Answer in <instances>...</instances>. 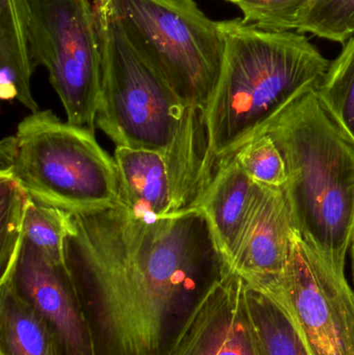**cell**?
Masks as SVG:
<instances>
[{"instance_id":"cell-7","label":"cell","mask_w":354,"mask_h":355,"mask_svg":"<svg viewBox=\"0 0 354 355\" xmlns=\"http://www.w3.org/2000/svg\"><path fill=\"white\" fill-rule=\"evenodd\" d=\"M33 68L45 67L67 122L95 128L101 97V48L95 0H28Z\"/></svg>"},{"instance_id":"cell-11","label":"cell","mask_w":354,"mask_h":355,"mask_svg":"<svg viewBox=\"0 0 354 355\" xmlns=\"http://www.w3.org/2000/svg\"><path fill=\"white\" fill-rule=\"evenodd\" d=\"M299 235L285 188L262 185L231 269L247 285L272 293L284 277Z\"/></svg>"},{"instance_id":"cell-21","label":"cell","mask_w":354,"mask_h":355,"mask_svg":"<svg viewBox=\"0 0 354 355\" xmlns=\"http://www.w3.org/2000/svg\"><path fill=\"white\" fill-rule=\"evenodd\" d=\"M234 157L243 170L260 185L284 187L287 171L284 158L268 133L243 146Z\"/></svg>"},{"instance_id":"cell-10","label":"cell","mask_w":354,"mask_h":355,"mask_svg":"<svg viewBox=\"0 0 354 355\" xmlns=\"http://www.w3.org/2000/svg\"><path fill=\"white\" fill-rule=\"evenodd\" d=\"M55 331L68 355H96L79 313L78 292L68 265L54 262L23 241L10 279Z\"/></svg>"},{"instance_id":"cell-16","label":"cell","mask_w":354,"mask_h":355,"mask_svg":"<svg viewBox=\"0 0 354 355\" xmlns=\"http://www.w3.org/2000/svg\"><path fill=\"white\" fill-rule=\"evenodd\" d=\"M247 297L260 355H312L282 304L249 285Z\"/></svg>"},{"instance_id":"cell-22","label":"cell","mask_w":354,"mask_h":355,"mask_svg":"<svg viewBox=\"0 0 354 355\" xmlns=\"http://www.w3.org/2000/svg\"><path fill=\"white\" fill-rule=\"evenodd\" d=\"M311 0H234L243 20L259 28L274 31H297L299 14Z\"/></svg>"},{"instance_id":"cell-18","label":"cell","mask_w":354,"mask_h":355,"mask_svg":"<svg viewBox=\"0 0 354 355\" xmlns=\"http://www.w3.org/2000/svg\"><path fill=\"white\" fill-rule=\"evenodd\" d=\"M33 198L15 178L0 173V284L10 279L24 241L27 209Z\"/></svg>"},{"instance_id":"cell-9","label":"cell","mask_w":354,"mask_h":355,"mask_svg":"<svg viewBox=\"0 0 354 355\" xmlns=\"http://www.w3.org/2000/svg\"><path fill=\"white\" fill-rule=\"evenodd\" d=\"M163 355H260L245 281L231 271L208 289Z\"/></svg>"},{"instance_id":"cell-4","label":"cell","mask_w":354,"mask_h":355,"mask_svg":"<svg viewBox=\"0 0 354 355\" xmlns=\"http://www.w3.org/2000/svg\"><path fill=\"white\" fill-rule=\"evenodd\" d=\"M284 158V186L299 236L345 270L354 236V146L315 91L268 129Z\"/></svg>"},{"instance_id":"cell-17","label":"cell","mask_w":354,"mask_h":355,"mask_svg":"<svg viewBox=\"0 0 354 355\" xmlns=\"http://www.w3.org/2000/svg\"><path fill=\"white\" fill-rule=\"evenodd\" d=\"M315 92L326 112L354 146V37L343 45L338 58L330 62Z\"/></svg>"},{"instance_id":"cell-6","label":"cell","mask_w":354,"mask_h":355,"mask_svg":"<svg viewBox=\"0 0 354 355\" xmlns=\"http://www.w3.org/2000/svg\"><path fill=\"white\" fill-rule=\"evenodd\" d=\"M137 51L183 105L207 119L222 74L224 37L195 0H108Z\"/></svg>"},{"instance_id":"cell-2","label":"cell","mask_w":354,"mask_h":355,"mask_svg":"<svg viewBox=\"0 0 354 355\" xmlns=\"http://www.w3.org/2000/svg\"><path fill=\"white\" fill-rule=\"evenodd\" d=\"M101 48L96 125L116 147L163 156L177 212L195 208L214 173L207 119L193 114L137 51L108 0H95Z\"/></svg>"},{"instance_id":"cell-13","label":"cell","mask_w":354,"mask_h":355,"mask_svg":"<svg viewBox=\"0 0 354 355\" xmlns=\"http://www.w3.org/2000/svg\"><path fill=\"white\" fill-rule=\"evenodd\" d=\"M114 158L120 185V202L133 216L153 221L178 213L168 166L161 154L116 147Z\"/></svg>"},{"instance_id":"cell-14","label":"cell","mask_w":354,"mask_h":355,"mask_svg":"<svg viewBox=\"0 0 354 355\" xmlns=\"http://www.w3.org/2000/svg\"><path fill=\"white\" fill-rule=\"evenodd\" d=\"M33 71L28 50V0H0L1 99L39 112L30 89Z\"/></svg>"},{"instance_id":"cell-15","label":"cell","mask_w":354,"mask_h":355,"mask_svg":"<svg viewBox=\"0 0 354 355\" xmlns=\"http://www.w3.org/2000/svg\"><path fill=\"white\" fill-rule=\"evenodd\" d=\"M0 285L1 352L6 355H62V344L51 325L12 279Z\"/></svg>"},{"instance_id":"cell-12","label":"cell","mask_w":354,"mask_h":355,"mask_svg":"<svg viewBox=\"0 0 354 355\" xmlns=\"http://www.w3.org/2000/svg\"><path fill=\"white\" fill-rule=\"evenodd\" d=\"M261 190L262 185L254 181L233 156L220 164L197 205L207 215L230 266Z\"/></svg>"},{"instance_id":"cell-24","label":"cell","mask_w":354,"mask_h":355,"mask_svg":"<svg viewBox=\"0 0 354 355\" xmlns=\"http://www.w3.org/2000/svg\"><path fill=\"white\" fill-rule=\"evenodd\" d=\"M226 1H229L231 2V3H233V1H234V0H226Z\"/></svg>"},{"instance_id":"cell-20","label":"cell","mask_w":354,"mask_h":355,"mask_svg":"<svg viewBox=\"0 0 354 355\" xmlns=\"http://www.w3.org/2000/svg\"><path fill=\"white\" fill-rule=\"evenodd\" d=\"M297 31L344 45L354 37V0H311L299 14Z\"/></svg>"},{"instance_id":"cell-8","label":"cell","mask_w":354,"mask_h":355,"mask_svg":"<svg viewBox=\"0 0 354 355\" xmlns=\"http://www.w3.org/2000/svg\"><path fill=\"white\" fill-rule=\"evenodd\" d=\"M268 295L287 311L312 355H354V291L345 270L301 236L282 281Z\"/></svg>"},{"instance_id":"cell-5","label":"cell","mask_w":354,"mask_h":355,"mask_svg":"<svg viewBox=\"0 0 354 355\" xmlns=\"http://www.w3.org/2000/svg\"><path fill=\"white\" fill-rule=\"evenodd\" d=\"M0 173L15 178L35 202L69 212L120 202L114 158L93 129L62 122L51 110L31 112L1 141Z\"/></svg>"},{"instance_id":"cell-23","label":"cell","mask_w":354,"mask_h":355,"mask_svg":"<svg viewBox=\"0 0 354 355\" xmlns=\"http://www.w3.org/2000/svg\"><path fill=\"white\" fill-rule=\"evenodd\" d=\"M351 260H353V279H354V236L353 240V244H351Z\"/></svg>"},{"instance_id":"cell-3","label":"cell","mask_w":354,"mask_h":355,"mask_svg":"<svg viewBox=\"0 0 354 355\" xmlns=\"http://www.w3.org/2000/svg\"><path fill=\"white\" fill-rule=\"evenodd\" d=\"M220 26L224 64L207 112L214 175L289 106L315 91L330 64L303 33L265 31L243 18L220 21Z\"/></svg>"},{"instance_id":"cell-1","label":"cell","mask_w":354,"mask_h":355,"mask_svg":"<svg viewBox=\"0 0 354 355\" xmlns=\"http://www.w3.org/2000/svg\"><path fill=\"white\" fill-rule=\"evenodd\" d=\"M66 262L100 355H163L195 302L232 271L199 207L145 221L121 202L71 212Z\"/></svg>"},{"instance_id":"cell-19","label":"cell","mask_w":354,"mask_h":355,"mask_svg":"<svg viewBox=\"0 0 354 355\" xmlns=\"http://www.w3.org/2000/svg\"><path fill=\"white\" fill-rule=\"evenodd\" d=\"M71 212L31 200L25 220L24 241L50 260L66 264V240Z\"/></svg>"},{"instance_id":"cell-25","label":"cell","mask_w":354,"mask_h":355,"mask_svg":"<svg viewBox=\"0 0 354 355\" xmlns=\"http://www.w3.org/2000/svg\"><path fill=\"white\" fill-rule=\"evenodd\" d=\"M0 355H6V354H4V352H0Z\"/></svg>"}]
</instances>
